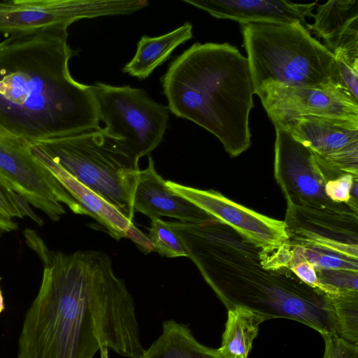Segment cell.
I'll return each instance as SVG.
<instances>
[{
	"label": "cell",
	"mask_w": 358,
	"mask_h": 358,
	"mask_svg": "<svg viewBox=\"0 0 358 358\" xmlns=\"http://www.w3.org/2000/svg\"><path fill=\"white\" fill-rule=\"evenodd\" d=\"M24 235L43 269L22 322L17 358H93L103 346L125 358H141L134 300L110 257L92 250H52L35 230L26 229Z\"/></svg>",
	"instance_id": "6da1fadb"
},
{
	"label": "cell",
	"mask_w": 358,
	"mask_h": 358,
	"mask_svg": "<svg viewBox=\"0 0 358 358\" xmlns=\"http://www.w3.org/2000/svg\"><path fill=\"white\" fill-rule=\"evenodd\" d=\"M66 26L0 42V127L30 144L101 129L94 85L76 81Z\"/></svg>",
	"instance_id": "7a4b0ae2"
},
{
	"label": "cell",
	"mask_w": 358,
	"mask_h": 358,
	"mask_svg": "<svg viewBox=\"0 0 358 358\" xmlns=\"http://www.w3.org/2000/svg\"><path fill=\"white\" fill-rule=\"evenodd\" d=\"M189 257L227 310L241 307L261 317L299 322L320 334L334 322L330 298L301 280L289 267H264L257 245L213 217L168 222Z\"/></svg>",
	"instance_id": "3957f363"
},
{
	"label": "cell",
	"mask_w": 358,
	"mask_h": 358,
	"mask_svg": "<svg viewBox=\"0 0 358 358\" xmlns=\"http://www.w3.org/2000/svg\"><path fill=\"white\" fill-rule=\"evenodd\" d=\"M161 82L170 112L215 136L238 157L251 145L254 88L247 57L228 43H195L170 64Z\"/></svg>",
	"instance_id": "277c9868"
},
{
	"label": "cell",
	"mask_w": 358,
	"mask_h": 358,
	"mask_svg": "<svg viewBox=\"0 0 358 358\" xmlns=\"http://www.w3.org/2000/svg\"><path fill=\"white\" fill-rule=\"evenodd\" d=\"M241 25L255 94L271 83L287 87L334 85V54L302 24Z\"/></svg>",
	"instance_id": "5b68a950"
},
{
	"label": "cell",
	"mask_w": 358,
	"mask_h": 358,
	"mask_svg": "<svg viewBox=\"0 0 358 358\" xmlns=\"http://www.w3.org/2000/svg\"><path fill=\"white\" fill-rule=\"evenodd\" d=\"M36 144L80 182L133 221L138 164L102 128Z\"/></svg>",
	"instance_id": "8992f818"
},
{
	"label": "cell",
	"mask_w": 358,
	"mask_h": 358,
	"mask_svg": "<svg viewBox=\"0 0 358 358\" xmlns=\"http://www.w3.org/2000/svg\"><path fill=\"white\" fill-rule=\"evenodd\" d=\"M100 122L104 134L138 164L162 141L169 110L151 99L142 89L129 85L94 83Z\"/></svg>",
	"instance_id": "52a82bcc"
},
{
	"label": "cell",
	"mask_w": 358,
	"mask_h": 358,
	"mask_svg": "<svg viewBox=\"0 0 358 358\" xmlns=\"http://www.w3.org/2000/svg\"><path fill=\"white\" fill-rule=\"evenodd\" d=\"M25 141L0 139V180L11 190L45 213L59 221L65 204L75 214L88 215L52 173L30 152Z\"/></svg>",
	"instance_id": "ba28073f"
},
{
	"label": "cell",
	"mask_w": 358,
	"mask_h": 358,
	"mask_svg": "<svg viewBox=\"0 0 358 358\" xmlns=\"http://www.w3.org/2000/svg\"><path fill=\"white\" fill-rule=\"evenodd\" d=\"M275 129L274 176L287 204L324 209L346 207L348 203L334 202L324 191L329 180L345 173L320 162L286 129Z\"/></svg>",
	"instance_id": "9c48e42d"
},
{
	"label": "cell",
	"mask_w": 358,
	"mask_h": 358,
	"mask_svg": "<svg viewBox=\"0 0 358 358\" xmlns=\"http://www.w3.org/2000/svg\"><path fill=\"white\" fill-rule=\"evenodd\" d=\"M148 5L146 0L0 1V32L11 34L54 26L69 27L85 18L129 15Z\"/></svg>",
	"instance_id": "30bf717a"
},
{
	"label": "cell",
	"mask_w": 358,
	"mask_h": 358,
	"mask_svg": "<svg viewBox=\"0 0 358 358\" xmlns=\"http://www.w3.org/2000/svg\"><path fill=\"white\" fill-rule=\"evenodd\" d=\"M284 222L289 245L358 259V208L350 203L341 209L287 204Z\"/></svg>",
	"instance_id": "8fae6325"
},
{
	"label": "cell",
	"mask_w": 358,
	"mask_h": 358,
	"mask_svg": "<svg viewBox=\"0 0 358 358\" xmlns=\"http://www.w3.org/2000/svg\"><path fill=\"white\" fill-rule=\"evenodd\" d=\"M256 94L274 127L306 116L358 120V101L334 85L287 87L271 83Z\"/></svg>",
	"instance_id": "7c38bea8"
},
{
	"label": "cell",
	"mask_w": 358,
	"mask_h": 358,
	"mask_svg": "<svg viewBox=\"0 0 358 358\" xmlns=\"http://www.w3.org/2000/svg\"><path fill=\"white\" fill-rule=\"evenodd\" d=\"M280 127L333 169L358 176V120L306 116Z\"/></svg>",
	"instance_id": "4fadbf2b"
},
{
	"label": "cell",
	"mask_w": 358,
	"mask_h": 358,
	"mask_svg": "<svg viewBox=\"0 0 358 358\" xmlns=\"http://www.w3.org/2000/svg\"><path fill=\"white\" fill-rule=\"evenodd\" d=\"M166 184L175 193L260 246H277L288 239L284 221L258 213L213 189L202 190L171 180Z\"/></svg>",
	"instance_id": "5bb4252c"
},
{
	"label": "cell",
	"mask_w": 358,
	"mask_h": 358,
	"mask_svg": "<svg viewBox=\"0 0 358 358\" xmlns=\"http://www.w3.org/2000/svg\"><path fill=\"white\" fill-rule=\"evenodd\" d=\"M217 19L241 24L301 23L310 31L306 17H313L317 3H296L287 0H183Z\"/></svg>",
	"instance_id": "9a60e30c"
},
{
	"label": "cell",
	"mask_w": 358,
	"mask_h": 358,
	"mask_svg": "<svg viewBox=\"0 0 358 358\" xmlns=\"http://www.w3.org/2000/svg\"><path fill=\"white\" fill-rule=\"evenodd\" d=\"M133 210L134 213H141L151 220L169 217L182 222L199 223L214 217L172 191L156 171L155 162L150 156L147 168L139 172Z\"/></svg>",
	"instance_id": "2e32d148"
},
{
	"label": "cell",
	"mask_w": 358,
	"mask_h": 358,
	"mask_svg": "<svg viewBox=\"0 0 358 358\" xmlns=\"http://www.w3.org/2000/svg\"><path fill=\"white\" fill-rule=\"evenodd\" d=\"M29 150L111 237L117 241L124 238L126 230L133 222L55 163L39 145L31 143Z\"/></svg>",
	"instance_id": "e0dca14e"
},
{
	"label": "cell",
	"mask_w": 358,
	"mask_h": 358,
	"mask_svg": "<svg viewBox=\"0 0 358 358\" xmlns=\"http://www.w3.org/2000/svg\"><path fill=\"white\" fill-rule=\"evenodd\" d=\"M315 8L310 32L334 55L358 53V0L329 1Z\"/></svg>",
	"instance_id": "ac0fdd59"
},
{
	"label": "cell",
	"mask_w": 358,
	"mask_h": 358,
	"mask_svg": "<svg viewBox=\"0 0 358 358\" xmlns=\"http://www.w3.org/2000/svg\"><path fill=\"white\" fill-rule=\"evenodd\" d=\"M192 36V24L188 22L159 36H143L137 44L134 57L122 71L140 80L145 79L170 57L177 47Z\"/></svg>",
	"instance_id": "d6986e66"
},
{
	"label": "cell",
	"mask_w": 358,
	"mask_h": 358,
	"mask_svg": "<svg viewBox=\"0 0 358 358\" xmlns=\"http://www.w3.org/2000/svg\"><path fill=\"white\" fill-rule=\"evenodd\" d=\"M141 358H223L217 349L207 347L194 336L189 326L174 320L162 322L160 336L145 349Z\"/></svg>",
	"instance_id": "ffe728a7"
},
{
	"label": "cell",
	"mask_w": 358,
	"mask_h": 358,
	"mask_svg": "<svg viewBox=\"0 0 358 358\" xmlns=\"http://www.w3.org/2000/svg\"><path fill=\"white\" fill-rule=\"evenodd\" d=\"M263 319L252 311L235 307L228 310L219 353L223 358H248Z\"/></svg>",
	"instance_id": "44dd1931"
},
{
	"label": "cell",
	"mask_w": 358,
	"mask_h": 358,
	"mask_svg": "<svg viewBox=\"0 0 358 358\" xmlns=\"http://www.w3.org/2000/svg\"><path fill=\"white\" fill-rule=\"evenodd\" d=\"M338 323L339 336L358 345V292L330 296Z\"/></svg>",
	"instance_id": "7402d4cb"
},
{
	"label": "cell",
	"mask_w": 358,
	"mask_h": 358,
	"mask_svg": "<svg viewBox=\"0 0 358 358\" xmlns=\"http://www.w3.org/2000/svg\"><path fill=\"white\" fill-rule=\"evenodd\" d=\"M151 221L148 236L152 243L155 251L167 257H187L184 245L168 222L159 218Z\"/></svg>",
	"instance_id": "603a6c76"
},
{
	"label": "cell",
	"mask_w": 358,
	"mask_h": 358,
	"mask_svg": "<svg viewBox=\"0 0 358 358\" xmlns=\"http://www.w3.org/2000/svg\"><path fill=\"white\" fill-rule=\"evenodd\" d=\"M334 85L358 101V53H337Z\"/></svg>",
	"instance_id": "cb8c5ba5"
},
{
	"label": "cell",
	"mask_w": 358,
	"mask_h": 358,
	"mask_svg": "<svg viewBox=\"0 0 358 358\" xmlns=\"http://www.w3.org/2000/svg\"><path fill=\"white\" fill-rule=\"evenodd\" d=\"M0 215L12 220L29 217L38 225H43V220L32 210L29 204L11 190L1 180Z\"/></svg>",
	"instance_id": "d4e9b609"
},
{
	"label": "cell",
	"mask_w": 358,
	"mask_h": 358,
	"mask_svg": "<svg viewBox=\"0 0 358 358\" xmlns=\"http://www.w3.org/2000/svg\"><path fill=\"white\" fill-rule=\"evenodd\" d=\"M322 336L325 345L322 358H358V345L336 334H329Z\"/></svg>",
	"instance_id": "484cf974"
},
{
	"label": "cell",
	"mask_w": 358,
	"mask_h": 358,
	"mask_svg": "<svg viewBox=\"0 0 358 358\" xmlns=\"http://www.w3.org/2000/svg\"><path fill=\"white\" fill-rule=\"evenodd\" d=\"M356 179H358V176L345 173L329 180L324 189L326 195L334 202L349 203L351 188Z\"/></svg>",
	"instance_id": "4316f807"
},
{
	"label": "cell",
	"mask_w": 358,
	"mask_h": 358,
	"mask_svg": "<svg viewBox=\"0 0 358 358\" xmlns=\"http://www.w3.org/2000/svg\"><path fill=\"white\" fill-rule=\"evenodd\" d=\"M289 268L304 283L322 291V285L319 282L316 271L311 264L303 261L292 265Z\"/></svg>",
	"instance_id": "83f0119b"
},
{
	"label": "cell",
	"mask_w": 358,
	"mask_h": 358,
	"mask_svg": "<svg viewBox=\"0 0 358 358\" xmlns=\"http://www.w3.org/2000/svg\"><path fill=\"white\" fill-rule=\"evenodd\" d=\"M124 238L131 239L145 255L155 251L152 243L148 236L139 230L134 223H131L126 230Z\"/></svg>",
	"instance_id": "f1b7e54d"
},
{
	"label": "cell",
	"mask_w": 358,
	"mask_h": 358,
	"mask_svg": "<svg viewBox=\"0 0 358 358\" xmlns=\"http://www.w3.org/2000/svg\"><path fill=\"white\" fill-rule=\"evenodd\" d=\"M17 228L18 225L13 220L0 215V237L2 233L10 232Z\"/></svg>",
	"instance_id": "f546056e"
},
{
	"label": "cell",
	"mask_w": 358,
	"mask_h": 358,
	"mask_svg": "<svg viewBox=\"0 0 358 358\" xmlns=\"http://www.w3.org/2000/svg\"><path fill=\"white\" fill-rule=\"evenodd\" d=\"M0 139L6 140V141H20L22 139H20L8 133L5 131L3 129H2L0 127ZM24 141V140H22Z\"/></svg>",
	"instance_id": "4dcf8cb0"
},
{
	"label": "cell",
	"mask_w": 358,
	"mask_h": 358,
	"mask_svg": "<svg viewBox=\"0 0 358 358\" xmlns=\"http://www.w3.org/2000/svg\"><path fill=\"white\" fill-rule=\"evenodd\" d=\"M101 358H109L108 356V348L107 347H102L99 350Z\"/></svg>",
	"instance_id": "1f68e13d"
},
{
	"label": "cell",
	"mask_w": 358,
	"mask_h": 358,
	"mask_svg": "<svg viewBox=\"0 0 358 358\" xmlns=\"http://www.w3.org/2000/svg\"><path fill=\"white\" fill-rule=\"evenodd\" d=\"M5 310L4 298L0 287V314Z\"/></svg>",
	"instance_id": "d6a6232c"
},
{
	"label": "cell",
	"mask_w": 358,
	"mask_h": 358,
	"mask_svg": "<svg viewBox=\"0 0 358 358\" xmlns=\"http://www.w3.org/2000/svg\"><path fill=\"white\" fill-rule=\"evenodd\" d=\"M1 278L0 277V282H1Z\"/></svg>",
	"instance_id": "836d02e7"
}]
</instances>
